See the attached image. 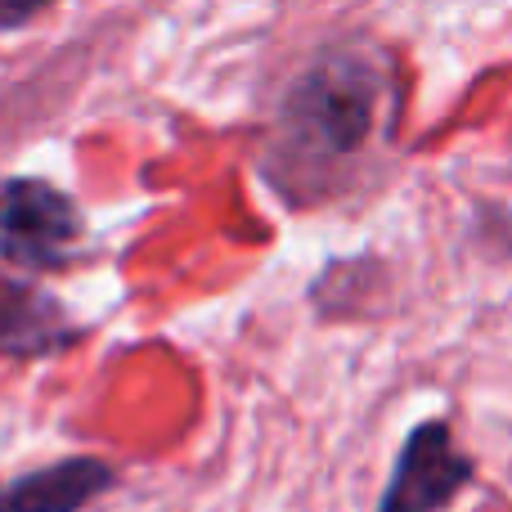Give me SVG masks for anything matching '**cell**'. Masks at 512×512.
<instances>
[{
    "instance_id": "6da1fadb",
    "label": "cell",
    "mask_w": 512,
    "mask_h": 512,
    "mask_svg": "<svg viewBox=\"0 0 512 512\" xmlns=\"http://www.w3.org/2000/svg\"><path fill=\"white\" fill-rule=\"evenodd\" d=\"M86 239L77 198L41 176H9L0 185V261L27 274L68 270Z\"/></svg>"
},
{
    "instance_id": "7a4b0ae2",
    "label": "cell",
    "mask_w": 512,
    "mask_h": 512,
    "mask_svg": "<svg viewBox=\"0 0 512 512\" xmlns=\"http://www.w3.org/2000/svg\"><path fill=\"white\" fill-rule=\"evenodd\" d=\"M81 337L72 310L36 279L0 274V360H45Z\"/></svg>"
},
{
    "instance_id": "3957f363",
    "label": "cell",
    "mask_w": 512,
    "mask_h": 512,
    "mask_svg": "<svg viewBox=\"0 0 512 512\" xmlns=\"http://www.w3.org/2000/svg\"><path fill=\"white\" fill-rule=\"evenodd\" d=\"M463 481H468V459L454 450L441 423H427L400 454V472L387 490V512H436L450 504Z\"/></svg>"
},
{
    "instance_id": "277c9868",
    "label": "cell",
    "mask_w": 512,
    "mask_h": 512,
    "mask_svg": "<svg viewBox=\"0 0 512 512\" xmlns=\"http://www.w3.org/2000/svg\"><path fill=\"white\" fill-rule=\"evenodd\" d=\"M117 486L113 463L59 459L36 472L0 481V512H86L99 495Z\"/></svg>"
},
{
    "instance_id": "5b68a950",
    "label": "cell",
    "mask_w": 512,
    "mask_h": 512,
    "mask_svg": "<svg viewBox=\"0 0 512 512\" xmlns=\"http://www.w3.org/2000/svg\"><path fill=\"white\" fill-rule=\"evenodd\" d=\"M41 14V9H27V5H14V9H5L0 5V32H5V27H23V23H32V18Z\"/></svg>"
}]
</instances>
